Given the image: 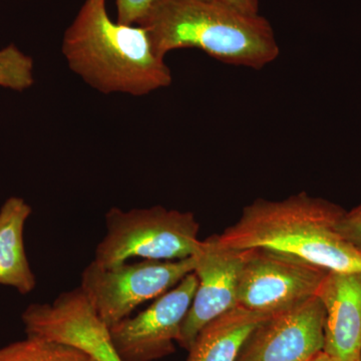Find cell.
I'll list each match as a JSON object with an SVG mask.
<instances>
[{"instance_id": "1", "label": "cell", "mask_w": 361, "mask_h": 361, "mask_svg": "<svg viewBox=\"0 0 361 361\" xmlns=\"http://www.w3.org/2000/svg\"><path fill=\"white\" fill-rule=\"evenodd\" d=\"M68 68L103 94L147 96L172 84V73L142 25L113 21L106 0H85L63 35Z\"/></svg>"}, {"instance_id": "2", "label": "cell", "mask_w": 361, "mask_h": 361, "mask_svg": "<svg viewBox=\"0 0 361 361\" xmlns=\"http://www.w3.org/2000/svg\"><path fill=\"white\" fill-rule=\"evenodd\" d=\"M344 213L336 204L305 192L282 201L257 199L219 240L237 250L281 252L332 272H361V254L336 230Z\"/></svg>"}, {"instance_id": "3", "label": "cell", "mask_w": 361, "mask_h": 361, "mask_svg": "<svg viewBox=\"0 0 361 361\" xmlns=\"http://www.w3.org/2000/svg\"><path fill=\"white\" fill-rule=\"evenodd\" d=\"M140 25L161 58L197 49L228 65L261 70L279 56L269 21L215 2L160 0Z\"/></svg>"}, {"instance_id": "4", "label": "cell", "mask_w": 361, "mask_h": 361, "mask_svg": "<svg viewBox=\"0 0 361 361\" xmlns=\"http://www.w3.org/2000/svg\"><path fill=\"white\" fill-rule=\"evenodd\" d=\"M106 234L94 251V262L111 267L132 258L176 261L192 257L200 248V224L191 212L165 207L123 211L113 207L106 214Z\"/></svg>"}, {"instance_id": "5", "label": "cell", "mask_w": 361, "mask_h": 361, "mask_svg": "<svg viewBox=\"0 0 361 361\" xmlns=\"http://www.w3.org/2000/svg\"><path fill=\"white\" fill-rule=\"evenodd\" d=\"M196 258L142 260L102 267L94 261L82 271L80 288L109 327L132 316L135 308L174 288L193 272Z\"/></svg>"}, {"instance_id": "6", "label": "cell", "mask_w": 361, "mask_h": 361, "mask_svg": "<svg viewBox=\"0 0 361 361\" xmlns=\"http://www.w3.org/2000/svg\"><path fill=\"white\" fill-rule=\"evenodd\" d=\"M243 256L238 306L262 314L281 312L315 296L329 272L269 249H246Z\"/></svg>"}, {"instance_id": "7", "label": "cell", "mask_w": 361, "mask_h": 361, "mask_svg": "<svg viewBox=\"0 0 361 361\" xmlns=\"http://www.w3.org/2000/svg\"><path fill=\"white\" fill-rule=\"evenodd\" d=\"M197 287L198 278L193 271L146 310L109 327L121 360L156 361L174 353V342L179 339Z\"/></svg>"}, {"instance_id": "8", "label": "cell", "mask_w": 361, "mask_h": 361, "mask_svg": "<svg viewBox=\"0 0 361 361\" xmlns=\"http://www.w3.org/2000/svg\"><path fill=\"white\" fill-rule=\"evenodd\" d=\"M194 256L198 287L177 341L188 351L204 327L238 305L244 264L243 250L223 245L217 234L201 241Z\"/></svg>"}, {"instance_id": "9", "label": "cell", "mask_w": 361, "mask_h": 361, "mask_svg": "<svg viewBox=\"0 0 361 361\" xmlns=\"http://www.w3.org/2000/svg\"><path fill=\"white\" fill-rule=\"evenodd\" d=\"M324 306L311 297L261 322L236 361H311L324 348Z\"/></svg>"}, {"instance_id": "10", "label": "cell", "mask_w": 361, "mask_h": 361, "mask_svg": "<svg viewBox=\"0 0 361 361\" xmlns=\"http://www.w3.org/2000/svg\"><path fill=\"white\" fill-rule=\"evenodd\" d=\"M316 296L325 310L323 353L332 361H358L361 355V272L329 271Z\"/></svg>"}, {"instance_id": "11", "label": "cell", "mask_w": 361, "mask_h": 361, "mask_svg": "<svg viewBox=\"0 0 361 361\" xmlns=\"http://www.w3.org/2000/svg\"><path fill=\"white\" fill-rule=\"evenodd\" d=\"M32 207L23 198L11 197L0 208V285L30 293L37 279L27 260L23 232Z\"/></svg>"}, {"instance_id": "12", "label": "cell", "mask_w": 361, "mask_h": 361, "mask_svg": "<svg viewBox=\"0 0 361 361\" xmlns=\"http://www.w3.org/2000/svg\"><path fill=\"white\" fill-rule=\"evenodd\" d=\"M270 316L237 305L201 330L187 361H236L247 337Z\"/></svg>"}, {"instance_id": "13", "label": "cell", "mask_w": 361, "mask_h": 361, "mask_svg": "<svg viewBox=\"0 0 361 361\" xmlns=\"http://www.w3.org/2000/svg\"><path fill=\"white\" fill-rule=\"evenodd\" d=\"M0 361H94L82 351L39 337L26 336L25 341L0 348Z\"/></svg>"}, {"instance_id": "14", "label": "cell", "mask_w": 361, "mask_h": 361, "mask_svg": "<svg viewBox=\"0 0 361 361\" xmlns=\"http://www.w3.org/2000/svg\"><path fill=\"white\" fill-rule=\"evenodd\" d=\"M33 82L32 59L14 44L0 49V87L23 92Z\"/></svg>"}, {"instance_id": "15", "label": "cell", "mask_w": 361, "mask_h": 361, "mask_svg": "<svg viewBox=\"0 0 361 361\" xmlns=\"http://www.w3.org/2000/svg\"><path fill=\"white\" fill-rule=\"evenodd\" d=\"M160 0H116V21L140 25Z\"/></svg>"}, {"instance_id": "16", "label": "cell", "mask_w": 361, "mask_h": 361, "mask_svg": "<svg viewBox=\"0 0 361 361\" xmlns=\"http://www.w3.org/2000/svg\"><path fill=\"white\" fill-rule=\"evenodd\" d=\"M337 232L361 254V208H356L341 216L336 224Z\"/></svg>"}, {"instance_id": "17", "label": "cell", "mask_w": 361, "mask_h": 361, "mask_svg": "<svg viewBox=\"0 0 361 361\" xmlns=\"http://www.w3.org/2000/svg\"><path fill=\"white\" fill-rule=\"evenodd\" d=\"M203 1L215 2L223 6L232 7L242 13L249 14L259 13L258 0H203Z\"/></svg>"}, {"instance_id": "18", "label": "cell", "mask_w": 361, "mask_h": 361, "mask_svg": "<svg viewBox=\"0 0 361 361\" xmlns=\"http://www.w3.org/2000/svg\"><path fill=\"white\" fill-rule=\"evenodd\" d=\"M311 361H332L330 360L329 356L325 355L324 353H320L319 355H316L314 358H313Z\"/></svg>"}, {"instance_id": "19", "label": "cell", "mask_w": 361, "mask_h": 361, "mask_svg": "<svg viewBox=\"0 0 361 361\" xmlns=\"http://www.w3.org/2000/svg\"><path fill=\"white\" fill-rule=\"evenodd\" d=\"M358 361H361V355L360 356V360H358Z\"/></svg>"}, {"instance_id": "20", "label": "cell", "mask_w": 361, "mask_h": 361, "mask_svg": "<svg viewBox=\"0 0 361 361\" xmlns=\"http://www.w3.org/2000/svg\"><path fill=\"white\" fill-rule=\"evenodd\" d=\"M358 207H360V208H361V204H360V206H358Z\"/></svg>"}]
</instances>
